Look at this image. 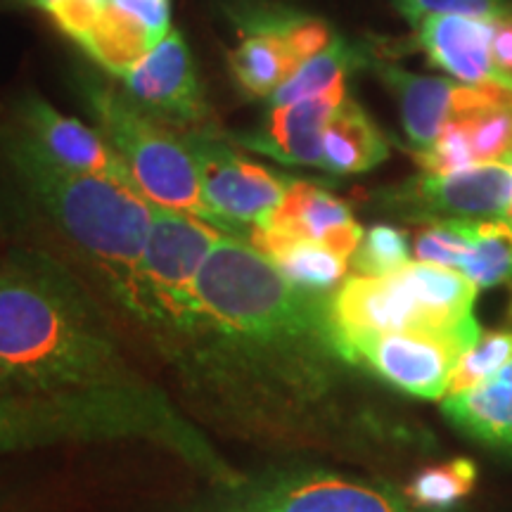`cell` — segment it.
Here are the masks:
<instances>
[{
    "label": "cell",
    "instance_id": "obj_17",
    "mask_svg": "<svg viewBox=\"0 0 512 512\" xmlns=\"http://www.w3.org/2000/svg\"><path fill=\"white\" fill-rule=\"evenodd\" d=\"M261 230H280L294 238L320 242L347 261H351L366 235L347 202L316 183L297 181V178Z\"/></svg>",
    "mask_w": 512,
    "mask_h": 512
},
{
    "label": "cell",
    "instance_id": "obj_31",
    "mask_svg": "<svg viewBox=\"0 0 512 512\" xmlns=\"http://www.w3.org/2000/svg\"><path fill=\"white\" fill-rule=\"evenodd\" d=\"M112 3L126 15L138 19L150 31L155 46L171 31V0H112Z\"/></svg>",
    "mask_w": 512,
    "mask_h": 512
},
{
    "label": "cell",
    "instance_id": "obj_15",
    "mask_svg": "<svg viewBox=\"0 0 512 512\" xmlns=\"http://www.w3.org/2000/svg\"><path fill=\"white\" fill-rule=\"evenodd\" d=\"M344 100H347V83L316 98L271 107L264 126L249 133H235L230 140L285 166L323 169L325 128Z\"/></svg>",
    "mask_w": 512,
    "mask_h": 512
},
{
    "label": "cell",
    "instance_id": "obj_11",
    "mask_svg": "<svg viewBox=\"0 0 512 512\" xmlns=\"http://www.w3.org/2000/svg\"><path fill=\"white\" fill-rule=\"evenodd\" d=\"M512 162L475 164L451 174H420L384 192L389 211L411 221L510 219Z\"/></svg>",
    "mask_w": 512,
    "mask_h": 512
},
{
    "label": "cell",
    "instance_id": "obj_13",
    "mask_svg": "<svg viewBox=\"0 0 512 512\" xmlns=\"http://www.w3.org/2000/svg\"><path fill=\"white\" fill-rule=\"evenodd\" d=\"M375 72L399 102L401 124L418 150H427L446 124L489 107H512V93L503 88L467 86L444 76H420L396 64H375Z\"/></svg>",
    "mask_w": 512,
    "mask_h": 512
},
{
    "label": "cell",
    "instance_id": "obj_26",
    "mask_svg": "<svg viewBox=\"0 0 512 512\" xmlns=\"http://www.w3.org/2000/svg\"><path fill=\"white\" fill-rule=\"evenodd\" d=\"M512 358V330L482 332L475 344L465 351L451 375L446 396L460 394L465 389L477 387L479 382L496 375ZM444 396V399H446Z\"/></svg>",
    "mask_w": 512,
    "mask_h": 512
},
{
    "label": "cell",
    "instance_id": "obj_16",
    "mask_svg": "<svg viewBox=\"0 0 512 512\" xmlns=\"http://www.w3.org/2000/svg\"><path fill=\"white\" fill-rule=\"evenodd\" d=\"M494 22L463 15L430 17L418 27V43L432 64L467 86L503 88L512 93V76L491 53Z\"/></svg>",
    "mask_w": 512,
    "mask_h": 512
},
{
    "label": "cell",
    "instance_id": "obj_12",
    "mask_svg": "<svg viewBox=\"0 0 512 512\" xmlns=\"http://www.w3.org/2000/svg\"><path fill=\"white\" fill-rule=\"evenodd\" d=\"M121 81L133 105L169 128L202 131L211 117L181 31L171 29Z\"/></svg>",
    "mask_w": 512,
    "mask_h": 512
},
{
    "label": "cell",
    "instance_id": "obj_7",
    "mask_svg": "<svg viewBox=\"0 0 512 512\" xmlns=\"http://www.w3.org/2000/svg\"><path fill=\"white\" fill-rule=\"evenodd\" d=\"M81 95L93 119L98 121L100 133L124 164L133 188L147 202L190 214L230 238L242 240L238 230L223 221L204 197L200 171L183 133L171 131L169 126L147 117L128 100L126 93L102 86L98 81L83 83Z\"/></svg>",
    "mask_w": 512,
    "mask_h": 512
},
{
    "label": "cell",
    "instance_id": "obj_32",
    "mask_svg": "<svg viewBox=\"0 0 512 512\" xmlns=\"http://www.w3.org/2000/svg\"><path fill=\"white\" fill-rule=\"evenodd\" d=\"M491 53L503 72L512 76V15L494 22V38H491Z\"/></svg>",
    "mask_w": 512,
    "mask_h": 512
},
{
    "label": "cell",
    "instance_id": "obj_1",
    "mask_svg": "<svg viewBox=\"0 0 512 512\" xmlns=\"http://www.w3.org/2000/svg\"><path fill=\"white\" fill-rule=\"evenodd\" d=\"M332 292L292 285L245 240L223 235L197 275L188 316L152 349L176 403L204 432L256 448H299L335 422L342 373Z\"/></svg>",
    "mask_w": 512,
    "mask_h": 512
},
{
    "label": "cell",
    "instance_id": "obj_9",
    "mask_svg": "<svg viewBox=\"0 0 512 512\" xmlns=\"http://www.w3.org/2000/svg\"><path fill=\"white\" fill-rule=\"evenodd\" d=\"M479 335L477 318L448 330L389 332L358 342L347 361L396 392L422 401H444L453 370Z\"/></svg>",
    "mask_w": 512,
    "mask_h": 512
},
{
    "label": "cell",
    "instance_id": "obj_22",
    "mask_svg": "<svg viewBox=\"0 0 512 512\" xmlns=\"http://www.w3.org/2000/svg\"><path fill=\"white\" fill-rule=\"evenodd\" d=\"M79 46L88 57L112 76H126L143 57L155 48L150 31L138 19L126 15L117 5L107 3L91 29L83 34Z\"/></svg>",
    "mask_w": 512,
    "mask_h": 512
},
{
    "label": "cell",
    "instance_id": "obj_30",
    "mask_svg": "<svg viewBox=\"0 0 512 512\" xmlns=\"http://www.w3.org/2000/svg\"><path fill=\"white\" fill-rule=\"evenodd\" d=\"M110 0H29L36 10L46 12L55 27L72 41L86 34Z\"/></svg>",
    "mask_w": 512,
    "mask_h": 512
},
{
    "label": "cell",
    "instance_id": "obj_33",
    "mask_svg": "<svg viewBox=\"0 0 512 512\" xmlns=\"http://www.w3.org/2000/svg\"><path fill=\"white\" fill-rule=\"evenodd\" d=\"M0 512H36L31 508H12V505H0Z\"/></svg>",
    "mask_w": 512,
    "mask_h": 512
},
{
    "label": "cell",
    "instance_id": "obj_8",
    "mask_svg": "<svg viewBox=\"0 0 512 512\" xmlns=\"http://www.w3.org/2000/svg\"><path fill=\"white\" fill-rule=\"evenodd\" d=\"M223 235L195 216L155 207L136 275V309L131 318L150 347L188 316L197 275Z\"/></svg>",
    "mask_w": 512,
    "mask_h": 512
},
{
    "label": "cell",
    "instance_id": "obj_10",
    "mask_svg": "<svg viewBox=\"0 0 512 512\" xmlns=\"http://www.w3.org/2000/svg\"><path fill=\"white\" fill-rule=\"evenodd\" d=\"M178 133H183L195 157L204 197L211 209L238 230L242 240L249 242L252 230L264 228L275 207L283 202L294 178L275 174L266 166L242 157L207 128Z\"/></svg>",
    "mask_w": 512,
    "mask_h": 512
},
{
    "label": "cell",
    "instance_id": "obj_18",
    "mask_svg": "<svg viewBox=\"0 0 512 512\" xmlns=\"http://www.w3.org/2000/svg\"><path fill=\"white\" fill-rule=\"evenodd\" d=\"M299 15H264L252 19L245 36L230 50L233 79L252 98H271L306 62L294 43Z\"/></svg>",
    "mask_w": 512,
    "mask_h": 512
},
{
    "label": "cell",
    "instance_id": "obj_28",
    "mask_svg": "<svg viewBox=\"0 0 512 512\" xmlns=\"http://www.w3.org/2000/svg\"><path fill=\"white\" fill-rule=\"evenodd\" d=\"M463 121L475 164L512 162V107H489Z\"/></svg>",
    "mask_w": 512,
    "mask_h": 512
},
{
    "label": "cell",
    "instance_id": "obj_2",
    "mask_svg": "<svg viewBox=\"0 0 512 512\" xmlns=\"http://www.w3.org/2000/svg\"><path fill=\"white\" fill-rule=\"evenodd\" d=\"M152 384L126 356L105 306L41 249L0 261V392L69 394Z\"/></svg>",
    "mask_w": 512,
    "mask_h": 512
},
{
    "label": "cell",
    "instance_id": "obj_5",
    "mask_svg": "<svg viewBox=\"0 0 512 512\" xmlns=\"http://www.w3.org/2000/svg\"><path fill=\"white\" fill-rule=\"evenodd\" d=\"M479 287L463 273L408 264L392 275H351L330 297V323L347 358L363 339L408 330H448L475 318Z\"/></svg>",
    "mask_w": 512,
    "mask_h": 512
},
{
    "label": "cell",
    "instance_id": "obj_25",
    "mask_svg": "<svg viewBox=\"0 0 512 512\" xmlns=\"http://www.w3.org/2000/svg\"><path fill=\"white\" fill-rule=\"evenodd\" d=\"M477 484V465L467 458L432 465L413 475L403 494L420 512H446L472 494Z\"/></svg>",
    "mask_w": 512,
    "mask_h": 512
},
{
    "label": "cell",
    "instance_id": "obj_23",
    "mask_svg": "<svg viewBox=\"0 0 512 512\" xmlns=\"http://www.w3.org/2000/svg\"><path fill=\"white\" fill-rule=\"evenodd\" d=\"M465 252L458 273L477 287H496L512 280V221H460Z\"/></svg>",
    "mask_w": 512,
    "mask_h": 512
},
{
    "label": "cell",
    "instance_id": "obj_3",
    "mask_svg": "<svg viewBox=\"0 0 512 512\" xmlns=\"http://www.w3.org/2000/svg\"><path fill=\"white\" fill-rule=\"evenodd\" d=\"M76 444L155 446L202 482H230L240 472L157 384L69 394L0 392V456Z\"/></svg>",
    "mask_w": 512,
    "mask_h": 512
},
{
    "label": "cell",
    "instance_id": "obj_29",
    "mask_svg": "<svg viewBox=\"0 0 512 512\" xmlns=\"http://www.w3.org/2000/svg\"><path fill=\"white\" fill-rule=\"evenodd\" d=\"M394 5L413 29H418L425 19L441 15H463L484 22L512 15L510 0H394Z\"/></svg>",
    "mask_w": 512,
    "mask_h": 512
},
{
    "label": "cell",
    "instance_id": "obj_27",
    "mask_svg": "<svg viewBox=\"0 0 512 512\" xmlns=\"http://www.w3.org/2000/svg\"><path fill=\"white\" fill-rule=\"evenodd\" d=\"M356 275H392L411 264V242L394 226H373L363 235L361 245L349 261Z\"/></svg>",
    "mask_w": 512,
    "mask_h": 512
},
{
    "label": "cell",
    "instance_id": "obj_14",
    "mask_svg": "<svg viewBox=\"0 0 512 512\" xmlns=\"http://www.w3.org/2000/svg\"><path fill=\"white\" fill-rule=\"evenodd\" d=\"M15 117L17 131L55 164L72 171H83V174L110 176L131 183L117 152L112 150V145L100 131H93L79 119L64 117L38 95H24L19 100Z\"/></svg>",
    "mask_w": 512,
    "mask_h": 512
},
{
    "label": "cell",
    "instance_id": "obj_6",
    "mask_svg": "<svg viewBox=\"0 0 512 512\" xmlns=\"http://www.w3.org/2000/svg\"><path fill=\"white\" fill-rule=\"evenodd\" d=\"M157 512H420L403 491L309 463L240 470L233 482H202Z\"/></svg>",
    "mask_w": 512,
    "mask_h": 512
},
{
    "label": "cell",
    "instance_id": "obj_21",
    "mask_svg": "<svg viewBox=\"0 0 512 512\" xmlns=\"http://www.w3.org/2000/svg\"><path fill=\"white\" fill-rule=\"evenodd\" d=\"M389 157V143L366 110L344 100L323 136V171L337 176L366 174Z\"/></svg>",
    "mask_w": 512,
    "mask_h": 512
},
{
    "label": "cell",
    "instance_id": "obj_24",
    "mask_svg": "<svg viewBox=\"0 0 512 512\" xmlns=\"http://www.w3.org/2000/svg\"><path fill=\"white\" fill-rule=\"evenodd\" d=\"M361 55L342 38H332V43L318 55L306 60L302 67L275 91L268 102L271 107H285L292 102L316 98L347 83V74L356 67Z\"/></svg>",
    "mask_w": 512,
    "mask_h": 512
},
{
    "label": "cell",
    "instance_id": "obj_34",
    "mask_svg": "<svg viewBox=\"0 0 512 512\" xmlns=\"http://www.w3.org/2000/svg\"><path fill=\"white\" fill-rule=\"evenodd\" d=\"M508 221H512V202H510V219Z\"/></svg>",
    "mask_w": 512,
    "mask_h": 512
},
{
    "label": "cell",
    "instance_id": "obj_4",
    "mask_svg": "<svg viewBox=\"0 0 512 512\" xmlns=\"http://www.w3.org/2000/svg\"><path fill=\"white\" fill-rule=\"evenodd\" d=\"M3 150L29 207L131 320L136 309V275L155 219V204L147 202L131 183L64 169L17 128Z\"/></svg>",
    "mask_w": 512,
    "mask_h": 512
},
{
    "label": "cell",
    "instance_id": "obj_20",
    "mask_svg": "<svg viewBox=\"0 0 512 512\" xmlns=\"http://www.w3.org/2000/svg\"><path fill=\"white\" fill-rule=\"evenodd\" d=\"M249 245L273 261L292 285L311 292H335L349 271V261L320 242L294 238L280 230L254 228Z\"/></svg>",
    "mask_w": 512,
    "mask_h": 512
},
{
    "label": "cell",
    "instance_id": "obj_19",
    "mask_svg": "<svg viewBox=\"0 0 512 512\" xmlns=\"http://www.w3.org/2000/svg\"><path fill=\"white\" fill-rule=\"evenodd\" d=\"M441 411L460 432L512 453V358L477 387L446 396Z\"/></svg>",
    "mask_w": 512,
    "mask_h": 512
}]
</instances>
